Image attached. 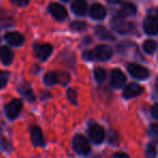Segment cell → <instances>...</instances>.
<instances>
[{
  "label": "cell",
  "instance_id": "obj_1",
  "mask_svg": "<svg viewBox=\"0 0 158 158\" xmlns=\"http://www.w3.org/2000/svg\"><path fill=\"white\" fill-rule=\"evenodd\" d=\"M73 148L80 155H87L90 152L91 147L86 136H84L82 134H76L73 140Z\"/></svg>",
  "mask_w": 158,
  "mask_h": 158
},
{
  "label": "cell",
  "instance_id": "obj_2",
  "mask_svg": "<svg viewBox=\"0 0 158 158\" xmlns=\"http://www.w3.org/2000/svg\"><path fill=\"white\" fill-rule=\"evenodd\" d=\"M23 107V102L20 99L12 100L10 103H8L5 107V112L8 118L10 119H15L16 117L20 115L21 110Z\"/></svg>",
  "mask_w": 158,
  "mask_h": 158
},
{
  "label": "cell",
  "instance_id": "obj_3",
  "mask_svg": "<svg viewBox=\"0 0 158 158\" xmlns=\"http://www.w3.org/2000/svg\"><path fill=\"white\" fill-rule=\"evenodd\" d=\"M88 133L91 140L94 143H97V144H100V143L103 142L104 136H105V132H104L103 127L97 123H92L89 126Z\"/></svg>",
  "mask_w": 158,
  "mask_h": 158
},
{
  "label": "cell",
  "instance_id": "obj_4",
  "mask_svg": "<svg viewBox=\"0 0 158 158\" xmlns=\"http://www.w3.org/2000/svg\"><path fill=\"white\" fill-rule=\"evenodd\" d=\"M92 52V57L93 60H100V61H106V60L110 59L113 55V50L110 47L108 46H98L95 47L93 50H91Z\"/></svg>",
  "mask_w": 158,
  "mask_h": 158
},
{
  "label": "cell",
  "instance_id": "obj_5",
  "mask_svg": "<svg viewBox=\"0 0 158 158\" xmlns=\"http://www.w3.org/2000/svg\"><path fill=\"white\" fill-rule=\"evenodd\" d=\"M128 70H129V73L134 78H138V79H146L147 77L149 76V72L147 68L143 67V66L139 65V64H135V63L129 64Z\"/></svg>",
  "mask_w": 158,
  "mask_h": 158
},
{
  "label": "cell",
  "instance_id": "obj_6",
  "mask_svg": "<svg viewBox=\"0 0 158 158\" xmlns=\"http://www.w3.org/2000/svg\"><path fill=\"white\" fill-rule=\"evenodd\" d=\"M49 12H50L53 18L59 21H63L67 18V11H66V9L63 6H61L60 3L56 2H53L49 6Z\"/></svg>",
  "mask_w": 158,
  "mask_h": 158
},
{
  "label": "cell",
  "instance_id": "obj_7",
  "mask_svg": "<svg viewBox=\"0 0 158 158\" xmlns=\"http://www.w3.org/2000/svg\"><path fill=\"white\" fill-rule=\"evenodd\" d=\"M52 46L50 44H36L35 48H34V51H35V54L38 59L42 60H47L50 54L52 53Z\"/></svg>",
  "mask_w": 158,
  "mask_h": 158
},
{
  "label": "cell",
  "instance_id": "obj_8",
  "mask_svg": "<svg viewBox=\"0 0 158 158\" xmlns=\"http://www.w3.org/2000/svg\"><path fill=\"white\" fill-rule=\"evenodd\" d=\"M126 82V76L120 69H113L110 74V85L114 88L118 89L125 85Z\"/></svg>",
  "mask_w": 158,
  "mask_h": 158
},
{
  "label": "cell",
  "instance_id": "obj_9",
  "mask_svg": "<svg viewBox=\"0 0 158 158\" xmlns=\"http://www.w3.org/2000/svg\"><path fill=\"white\" fill-rule=\"evenodd\" d=\"M144 31L148 35L158 34V20L153 15H148L144 20Z\"/></svg>",
  "mask_w": 158,
  "mask_h": 158
},
{
  "label": "cell",
  "instance_id": "obj_10",
  "mask_svg": "<svg viewBox=\"0 0 158 158\" xmlns=\"http://www.w3.org/2000/svg\"><path fill=\"white\" fill-rule=\"evenodd\" d=\"M143 92V88L138 84H129L127 87L125 88L123 90V97L126 99H131V98H134V97H138L139 94Z\"/></svg>",
  "mask_w": 158,
  "mask_h": 158
},
{
  "label": "cell",
  "instance_id": "obj_11",
  "mask_svg": "<svg viewBox=\"0 0 158 158\" xmlns=\"http://www.w3.org/2000/svg\"><path fill=\"white\" fill-rule=\"evenodd\" d=\"M31 142L35 146H42L44 144V133L39 127H33L31 129Z\"/></svg>",
  "mask_w": 158,
  "mask_h": 158
},
{
  "label": "cell",
  "instance_id": "obj_12",
  "mask_svg": "<svg viewBox=\"0 0 158 158\" xmlns=\"http://www.w3.org/2000/svg\"><path fill=\"white\" fill-rule=\"evenodd\" d=\"M5 38L8 41V44H12V46L19 47L24 42V37L20 33H16V31H9V33L6 34Z\"/></svg>",
  "mask_w": 158,
  "mask_h": 158
},
{
  "label": "cell",
  "instance_id": "obj_13",
  "mask_svg": "<svg viewBox=\"0 0 158 158\" xmlns=\"http://www.w3.org/2000/svg\"><path fill=\"white\" fill-rule=\"evenodd\" d=\"M90 15L94 20H102L106 15V9L100 3H94L90 9Z\"/></svg>",
  "mask_w": 158,
  "mask_h": 158
},
{
  "label": "cell",
  "instance_id": "obj_14",
  "mask_svg": "<svg viewBox=\"0 0 158 158\" xmlns=\"http://www.w3.org/2000/svg\"><path fill=\"white\" fill-rule=\"evenodd\" d=\"M0 60L5 65H9L13 61V52L8 47H0Z\"/></svg>",
  "mask_w": 158,
  "mask_h": 158
},
{
  "label": "cell",
  "instance_id": "obj_15",
  "mask_svg": "<svg viewBox=\"0 0 158 158\" xmlns=\"http://www.w3.org/2000/svg\"><path fill=\"white\" fill-rule=\"evenodd\" d=\"M113 26L119 33H127V31H129L131 29V24L120 18L115 19L114 22H113Z\"/></svg>",
  "mask_w": 158,
  "mask_h": 158
},
{
  "label": "cell",
  "instance_id": "obj_16",
  "mask_svg": "<svg viewBox=\"0 0 158 158\" xmlns=\"http://www.w3.org/2000/svg\"><path fill=\"white\" fill-rule=\"evenodd\" d=\"M72 10L77 15H85L87 12V2L85 0H75L72 3Z\"/></svg>",
  "mask_w": 158,
  "mask_h": 158
},
{
  "label": "cell",
  "instance_id": "obj_17",
  "mask_svg": "<svg viewBox=\"0 0 158 158\" xmlns=\"http://www.w3.org/2000/svg\"><path fill=\"white\" fill-rule=\"evenodd\" d=\"M136 9L135 6L131 2H123L121 3V7L119 9V12H120L121 15L123 16H129V15H133L135 13Z\"/></svg>",
  "mask_w": 158,
  "mask_h": 158
},
{
  "label": "cell",
  "instance_id": "obj_18",
  "mask_svg": "<svg viewBox=\"0 0 158 158\" xmlns=\"http://www.w3.org/2000/svg\"><path fill=\"white\" fill-rule=\"evenodd\" d=\"M95 34L99 38L101 39H104V40H113L114 37H113L112 33L108 31L107 28H105L104 26H98L95 28Z\"/></svg>",
  "mask_w": 158,
  "mask_h": 158
},
{
  "label": "cell",
  "instance_id": "obj_19",
  "mask_svg": "<svg viewBox=\"0 0 158 158\" xmlns=\"http://www.w3.org/2000/svg\"><path fill=\"white\" fill-rule=\"evenodd\" d=\"M20 92L24 95L26 99H28V101H34L35 100V95H34V92L31 91V87L28 86L27 84L23 85L22 87L20 88Z\"/></svg>",
  "mask_w": 158,
  "mask_h": 158
},
{
  "label": "cell",
  "instance_id": "obj_20",
  "mask_svg": "<svg viewBox=\"0 0 158 158\" xmlns=\"http://www.w3.org/2000/svg\"><path fill=\"white\" fill-rule=\"evenodd\" d=\"M44 82L49 86L51 85H54L56 82H59V79H57V74L53 72H49L44 75Z\"/></svg>",
  "mask_w": 158,
  "mask_h": 158
},
{
  "label": "cell",
  "instance_id": "obj_21",
  "mask_svg": "<svg viewBox=\"0 0 158 158\" xmlns=\"http://www.w3.org/2000/svg\"><path fill=\"white\" fill-rule=\"evenodd\" d=\"M94 78L99 84L103 82L106 78V72L104 68H101V67H97L94 69Z\"/></svg>",
  "mask_w": 158,
  "mask_h": 158
},
{
  "label": "cell",
  "instance_id": "obj_22",
  "mask_svg": "<svg viewBox=\"0 0 158 158\" xmlns=\"http://www.w3.org/2000/svg\"><path fill=\"white\" fill-rule=\"evenodd\" d=\"M156 48H157V44H156V42L153 41V40H146V41L144 42V44H143V49H144L145 52L148 53V54H152V53L155 52Z\"/></svg>",
  "mask_w": 158,
  "mask_h": 158
},
{
  "label": "cell",
  "instance_id": "obj_23",
  "mask_svg": "<svg viewBox=\"0 0 158 158\" xmlns=\"http://www.w3.org/2000/svg\"><path fill=\"white\" fill-rule=\"evenodd\" d=\"M145 155H146V158H154L156 156V148L153 144H149L147 146Z\"/></svg>",
  "mask_w": 158,
  "mask_h": 158
},
{
  "label": "cell",
  "instance_id": "obj_24",
  "mask_svg": "<svg viewBox=\"0 0 158 158\" xmlns=\"http://www.w3.org/2000/svg\"><path fill=\"white\" fill-rule=\"evenodd\" d=\"M7 82H8V74L6 72L0 70V88H3L7 85Z\"/></svg>",
  "mask_w": 158,
  "mask_h": 158
},
{
  "label": "cell",
  "instance_id": "obj_25",
  "mask_svg": "<svg viewBox=\"0 0 158 158\" xmlns=\"http://www.w3.org/2000/svg\"><path fill=\"white\" fill-rule=\"evenodd\" d=\"M72 28L74 31H84L86 28V24L84 22H74L72 23Z\"/></svg>",
  "mask_w": 158,
  "mask_h": 158
},
{
  "label": "cell",
  "instance_id": "obj_26",
  "mask_svg": "<svg viewBox=\"0 0 158 158\" xmlns=\"http://www.w3.org/2000/svg\"><path fill=\"white\" fill-rule=\"evenodd\" d=\"M67 98L73 104L77 103V94H76V92L73 90V89H69V90L67 91Z\"/></svg>",
  "mask_w": 158,
  "mask_h": 158
},
{
  "label": "cell",
  "instance_id": "obj_27",
  "mask_svg": "<svg viewBox=\"0 0 158 158\" xmlns=\"http://www.w3.org/2000/svg\"><path fill=\"white\" fill-rule=\"evenodd\" d=\"M57 79L62 84H66L67 81H69V76L66 73H60V74H57Z\"/></svg>",
  "mask_w": 158,
  "mask_h": 158
},
{
  "label": "cell",
  "instance_id": "obj_28",
  "mask_svg": "<svg viewBox=\"0 0 158 158\" xmlns=\"http://www.w3.org/2000/svg\"><path fill=\"white\" fill-rule=\"evenodd\" d=\"M12 3L15 6H19V7H24V6H27L29 2V0H11Z\"/></svg>",
  "mask_w": 158,
  "mask_h": 158
},
{
  "label": "cell",
  "instance_id": "obj_29",
  "mask_svg": "<svg viewBox=\"0 0 158 158\" xmlns=\"http://www.w3.org/2000/svg\"><path fill=\"white\" fill-rule=\"evenodd\" d=\"M151 134L154 139L158 140V125H153L151 127Z\"/></svg>",
  "mask_w": 158,
  "mask_h": 158
},
{
  "label": "cell",
  "instance_id": "obj_30",
  "mask_svg": "<svg viewBox=\"0 0 158 158\" xmlns=\"http://www.w3.org/2000/svg\"><path fill=\"white\" fill-rule=\"evenodd\" d=\"M152 115H153V117L158 119V103L154 104L152 107Z\"/></svg>",
  "mask_w": 158,
  "mask_h": 158
},
{
  "label": "cell",
  "instance_id": "obj_31",
  "mask_svg": "<svg viewBox=\"0 0 158 158\" xmlns=\"http://www.w3.org/2000/svg\"><path fill=\"white\" fill-rule=\"evenodd\" d=\"M82 57H84V59H86V60H88V61H90V60H93L92 52H91V51H89V50L85 51L84 54H82Z\"/></svg>",
  "mask_w": 158,
  "mask_h": 158
},
{
  "label": "cell",
  "instance_id": "obj_32",
  "mask_svg": "<svg viewBox=\"0 0 158 158\" xmlns=\"http://www.w3.org/2000/svg\"><path fill=\"white\" fill-rule=\"evenodd\" d=\"M114 157L115 158H130L129 156H128L127 154H125V153H116Z\"/></svg>",
  "mask_w": 158,
  "mask_h": 158
},
{
  "label": "cell",
  "instance_id": "obj_33",
  "mask_svg": "<svg viewBox=\"0 0 158 158\" xmlns=\"http://www.w3.org/2000/svg\"><path fill=\"white\" fill-rule=\"evenodd\" d=\"M156 86H157V89H158V79H157V81H156Z\"/></svg>",
  "mask_w": 158,
  "mask_h": 158
},
{
  "label": "cell",
  "instance_id": "obj_34",
  "mask_svg": "<svg viewBox=\"0 0 158 158\" xmlns=\"http://www.w3.org/2000/svg\"><path fill=\"white\" fill-rule=\"evenodd\" d=\"M63 1H68V0H63Z\"/></svg>",
  "mask_w": 158,
  "mask_h": 158
}]
</instances>
